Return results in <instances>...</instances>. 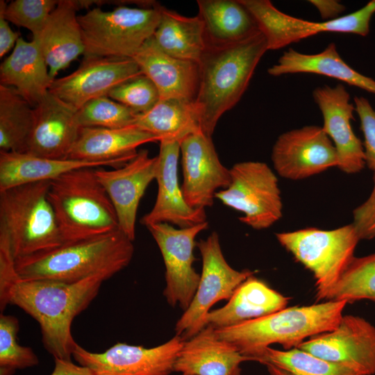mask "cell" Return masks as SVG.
Masks as SVG:
<instances>
[{
    "instance_id": "obj_1",
    "label": "cell",
    "mask_w": 375,
    "mask_h": 375,
    "mask_svg": "<svg viewBox=\"0 0 375 375\" xmlns=\"http://www.w3.org/2000/svg\"><path fill=\"white\" fill-rule=\"evenodd\" d=\"M106 279L93 276L76 283L19 278L0 302L3 312L17 306L39 324L45 349L53 357L72 360L77 343L72 334L74 319L97 297Z\"/></svg>"
},
{
    "instance_id": "obj_2",
    "label": "cell",
    "mask_w": 375,
    "mask_h": 375,
    "mask_svg": "<svg viewBox=\"0 0 375 375\" xmlns=\"http://www.w3.org/2000/svg\"><path fill=\"white\" fill-rule=\"evenodd\" d=\"M267 51L261 32L231 44L206 47L199 62V85L194 102L205 135L211 137L222 115L240 101Z\"/></svg>"
},
{
    "instance_id": "obj_3",
    "label": "cell",
    "mask_w": 375,
    "mask_h": 375,
    "mask_svg": "<svg viewBox=\"0 0 375 375\" xmlns=\"http://www.w3.org/2000/svg\"><path fill=\"white\" fill-rule=\"evenodd\" d=\"M133 240L121 230L76 242L17 259L21 279L76 283L93 276L106 280L131 261Z\"/></svg>"
},
{
    "instance_id": "obj_4",
    "label": "cell",
    "mask_w": 375,
    "mask_h": 375,
    "mask_svg": "<svg viewBox=\"0 0 375 375\" xmlns=\"http://www.w3.org/2000/svg\"><path fill=\"white\" fill-rule=\"evenodd\" d=\"M347 303L345 301H326L286 307L258 319L215 331L219 338L252 360V355L272 344H279L288 350L297 347L306 338L334 329Z\"/></svg>"
},
{
    "instance_id": "obj_5",
    "label": "cell",
    "mask_w": 375,
    "mask_h": 375,
    "mask_svg": "<svg viewBox=\"0 0 375 375\" xmlns=\"http://www.w3.org/2000/svg\"><path fill=\"white\" fill-rule=\"evenodd\" d=\"M95 169H74L49 183L47 197L64 243L119 229L115 210Z\"/></svg>"
},
{
    "instance_id": "obj_6",
    "label": "cell",
    "mask_w": 375,
    "mask_h": 375,
    "mask_svg": "<svg viewBox=\"0 0 375 375\" xmlns=\"http://www.w3.org/2000/svg\"><path fill=\"white\" fill-rule=\"evenodd\" d=\"M49 183L0 191V243L7 247L15 261L64 244L47 197Z\"/></svg>"
},
{
    "instance_id": "obj_7",
    "label": "cell",
    "mask_w": 375,
    "mask_h": 375,
    "mask_svg": "<svg viewBox=\"0 0 375 375\" xmlns=\"http://www.w3.org/2000/svg\"><path fill=\"white\" fill-rule=\"evenodd\" d=\"M162 6H119L112 11L94 8L78 15L85 47L84 56L133 58L153 35Z\"/></svg>"
},
{
    "instance_id": "obj_8",
    "label": "cell",
    "mask_w": 375,
    "mask_h": 375,
    "mask_svg": "<svg viewBox=\"0 0 375 375\" xmlns=\"http://www.w3.org/2000/svg\"><path fill=\"white\" fill-rule=\"evenodd\" d=\"M279 243L310 270L317 301L325 299L353 259L360 240L352 224L333 230L307 228L276 234Z\"/></svg>"
},
{
    "instance_id": "obj_9",
    "label": "cell",
    "mask_w": 375,
    "mask_h": 375,
    "mask_svg": "<svg viewBox=\"0 0 375 375\" xmlns=\"http://www.w3.org/2000/svg\"><path fill=\"white\" fill-rule=\"evenodd\" d=\"M231 182L215 198L224 205L243 214L239 220L262 230L282 217L283 203L278 178L265 162L246 161L230 169Z\"/></svg>"
},
{
    "instance_id": "obj_10",
    "label": "cell",
    "mask_w": 375,
    "mask_h": 375,
    "mask_svg": "<svg viewBox=\"0 0 375 375\" xmlns=\"http://www.w3.org/2000/svg\"><path fill=\"white\" fill-rule=\"evenodd\" d=\"M196 246L202 258L199 285L190 306L175 326L176 335L185 341L206 326L207 315L215 303L228 300L238 287L254 274L249 269L238 271L229 265L215 231Z\"/></svg>"
},
{
    "instance_id": "obj_11",
    "label": "cell",
    "mask_w": 375,
    "mask_h": 375,
    "mask_svg": "<svg viewBox=\"0 0 375 375\" xmlns=\"http://www.w3.org/2000/svg\"><path fill=\"white\" fill-rule=\"evenodd\" d=\"M255 18L268 50H276L323 32L352 33L367 36L375 13V0L337 19L310 22L285 14L269 0H240Z\"/></svg>"
},
{
    "instance_id": "obj_12",
    "label": "cell",
    "mask_w": 375,
    "mask_h": 375,
    "mask_svg": "<svg viewBox=\"0 0 375 375\" xmlns=\"http://www.w3.org/2000/svg\"><path fill=\"white\" fill-rule=\"evenodd\" d=\"M208 227V221L194 226L176 228L167 223L147 226L161 252L165 267L163 292L171 306L185 310L199 285L200 274L193 267L195 238Z\"/></svg>"
},
{
    "instance_id": "obj_13",
    "label": "cell",
    "mask_w": 375,
    "mask_h": 375,
    "mask_svg": "<svg viewBox=\"0 0 375 375\" xmlns=\"http://www.w3.org/2000/svg\"><path fill=\"white\" fill-rule=\"evenodd\" d=\"M184 342L176 335L151 348L118 342L102 353L77 344L72 357L94 375H169Z\"/></svg>"
},
{
    "instance_id": "obj_14",
    "label": "cell",
    "mask_w": 375,
    "mask_h": 375,
    "mask_svg": "<svg viewBox=\"0 0 375 375\" xmlns=\"http://www.w3.org/2000/svg\"><path fill=\"white\" fill-rule=\"evenodd\" d=\"M297 348L361 375L375 374V327L358 316L343 315L334 329Z\"/></svg>"
},
{
    "instance_id": "obj_15",
    "label": "cell",
    "mask_w": 375,
    "mask_h": 375,
    "mask_svg": "<svg viewBox=\"0 0 375 375\" xmlns=\"http://www.w3.org/2000/svg\"><path fill=\"white\" fill-rule=\"evenodd\" d=\"M142 74L133 58L84 56L74 72L53 79L49 92L78 110Z\"/></svg>"
},
{
    "instance_id": "obj_16",
    "label": "cell",
    "mask_w": 375,
    "mask_h": 375,
    "mask_svg": "<svg viewBox=\"0 0 375 375\" xmlns=\"http://www.w3.org/2000/svg\"><path fill=\"white\" fill-rule=\"evenodd\" d=\"M272 160L277 173L290 180L303 179L337 167L335 148L322 127L308 125L281 134Z\"/></svg>"
},
{
    "instance_id": "obj_17",
    "label": "cell",
    "mask_w": 375,
    "mask_h": 375,
    "mask_svg": "<svg viewBox=\"0 0 375 375\" xmlns=\"http://www.w3.org/2000/svg\"><path fill=\"white\" fill-rule=\"evenodd\" d=\"M184 198L192 208L210 207L216 193L231 182L230 169L219 160L211 137L199 131L180 142Z\"/></svg>"
},
{
    "instance_id": "obj_18",
    "label": "cell",
    "mask_w": 375,
    "mask_h": 375,
    "mask_svg": "<svg viewBox=\"0 0 375 375\" xmlns=\"http://www.w3.org/2000/svg\"><path fill=\"white\" fill-rule=\"evenodd\" d=\"M158 157L146 149L125 165L114 169H95L115 210L119 228L133 241L138 206L147 188L156 179Z\"/></svg>"
},
{
    "instance_id": "obj_19",
    "label": "cell",
    "mask_w": 375,
    "mask_h": 375,
    "mask_svg": "<svg viewBox=\"0 0 375 375\" xmlns=\"http://www.w3.org/2000/svg\"><path fill=\"white\" fill-rule=\"evenodd\" d=\"M312 97L323 116L322 128L335 148L337 167L347 174L360 172L365 165L364 149L351 126L355 107L349 93L338 84L317 87Z\"/></svg>"
},
{
    "instance_id": "obj_20",
    "label": "cell",
    "mask_w": 375,
    "mask_h": 375,
    "mask_svg": "<svg viewBox=\"0 0 375 375\" xmlns=\"http://www.w3.org/2000/svg\"><path fill=\"white\" fill-rule=\"evenodd\" d=\"M156 181L157 197L152 209L141 219L145 226L167 223L187 228L207 222L205 209L192 208L186 202L178 177L180 142L160 141Z\"/></svg>"
},
{
    "instance_id": "obj_21",
    "label": "cell",
    "mask_w": 375,
    "mask_h": 375,
    "mask_svg": "<svg viewBox=\"0 0 375 375\" xmlns=\"http://www.w3.org/2000/svg\"><path fill=\"white\" fill-rule=\"evenodd\" d=\"M34 113L26 153L48 158H68L81 128L77 110L48 92L34 107Z\"/></svg>"
},
{
    "instance_id": "obj_22",
    "label": "cell",
    "mask_w": 375,
    "mask_h": 375,
    "mask_svg": "<svg viewBox=\"0 0 375 375\" xmlns=\"http://www.w3.org/2000/svg\"><path fill=\"white\" fill-rule=\"evenodd\" d=\"M133 59L156 85L160 99L177 98L195 102L199 85V62L173 57L162 51L153 36Z\"/></svg>"
},
{
    "instance_id": "obj_23",
    "label": "cell",
    "mask_w": 375,
    "mask_h": 375,
    "mask_svg": "<svg viewBox=\"0 0 375 375\" xmlns=\"http://www.w3.org/2000/svg\"><path fill=\"white\" fill-rule=\"evenodd\" d=\"M156 142H159L157 137L135 126L122 128L81 127L68 158L119 167L137 155L138 147Z\"/></svg>"
},
{
    "instance_id": "obj_24",
    "label": "cell",
    "mask_w": 375,
    "mask_h": 375,
    "mask_svg": "<svg viewBox=\"0 0 375 375\" xmlns=\"http://www.w3.org/2000/svg\"><path fill=\"white\" fill-rule=\"evenodd\" d=\"M245 361L252 360L219 338L214 328L206 326L184 342L174 372L190 375H241L240 365Z\"/></svg>"
},
{
    "instance_id": "obj_25",
    "label": "cell",
    "mask_w": 375,
    "mask_h": 375,
    "mask_svg": "<svg viewBox=\"0 0 375 375\" xmlns=\"http://www.w3.org/2000/svg\"><path fill=\"white\" fill-rule=\"evenodd\" d=\"M77 10L74 0H60L41 33L33 38L39 46L53 79L60 70L84 54Z\"/></svg>"
},
{
    "instance_id": "obj_26",
    "label": "cell",
    "mask_w": 375,
    "mask_h": 375,
    "mask_svg": "<svg viewBox=\"0 0 375 375\" xmlns=\"http://www.w3.org/2000/svg\"><path fill=\"white\" fill-rule=\"evenodd\" d=\"M289 301L253 275L238 287L224 306L208 312L206 326L217 329L258 319L286 308Z\"/></svg>"
},
{
    "instance_id": "obj_27",
    "label": "cell",
    "mask_w": 375,
    "mask_h": 375,
    "mask_svg": "<svg viewBox=\"0 0 375 375\" xmlns=\"http://www.w3.org/2000/svg\"><path fill=\"white\" fill-rule=\"evenodd\" d=\"M53 81L37 42L19 37L12 52L1 64V85L15 89L34 108Z\"/></svg>"
},
{
    "instance_id": "obj_28",
    "label": "cell",
    "mask_w": 375,
    "mask_h": 375,
    "mask_svg": "<svg viewBox=\"0 0 375 375\" xmlns=\"http://www.w3.org/2000/svg\"><path fill=\"white\" fill-rule=\"evenodd\" d=\"M267 72L273 76L298 73L326 76L375 94V80L359 73L346 63L334 42L329 43L322 51L315 54L302 53L289 49Z\"/></svg>"
},
{
    "instance_id": "obj_29",
    "label": "cell",
    "mask_w": 375,
    "mask_h": 375,
    "mask_svg": "<svg viewBox=\"0 0 375 375\" xmlns=\"http://www.w3.org/2000/svg\"><path fill=\"white\" fill-rule=\"evenodd\" d=\"M206 47L231 44L260 32L249 10L240 0H198Z\"/></svg>"
},
{
    "instance_id": "obj_30",
    "label": "cell",
    "mask_w": 375,
    "mask_h": 375,
    "mask_svg": "<svg viewBox=\"0 0 375 375\" xmlns=\"http://www.w3.org/2000/svg\"><path fill=\"white\" fill-rule=\"evenodd\" d=\"M111 166L71 158L55 159L28 153L0 151V191L17 185L51 181L72 170Z\"/></svg>"
},
{
    "instance_id": "obj_31",
    "label": "cell",
    "mask_w": 375,
    "mask_h": 375,
    "mask_svg": "<svg viewBox=\"0 0 375 375\" xmlns=\"http://www.w3.org/2000/svg\"><path fill=\"white\" fill-rule=\"evenodd\" d=\"M133 126L157 137L159 142H181L187 136L201 131L195 103L177 98L160 99L147 112L138 114Z\"/></svg>"
},
{
    "instance_id": "obj_32",
    "label": "cell",
    "mask_w": 375,
    "mask_h": 375,
    "mask_svg": "<svg viewBox=\"0 0 375 375\" xmlns=\"http://www.w3.org/2000/svg\"><path fill=\"white\" fill-rule=\"evenodd\" d=\"M153 38L159 48L173 57L199 62L206 49L200 17H189L163 6Z\"/></svg>"
},
{
    "instance_id": "obj_33",
    "label": "cell",
    "mask_w": 375,
    "mask_h": 375,
    "mask_svg": "<svg viewBox=\"0 0 375 375\" xmlns=\"http://www.w3.org/2000/svg\"><path fill=\"white\" fill-rule=\"evenodd\" d=\"M34 108L12 88L0 85V151L26 153Z\"/></svg>"
},
{
    "instance_id": "obj_34",
    "label": "cell",
    "mask_w": 375,
    "mask_h": 375,
    "mask_svg": "<svg viewBox=\"0 0 375 375\" xmlns=\"http://www.w3.org/2000/svg\"><path fill=\"white\" fill-rule=\"evenodd\" d=\"M252 361L272 365L291 375H361L341 365L325 360L298 348L278 350L270 347L254 353Z\"/></svg>"
},
{
    "instance_id": "obj_35",
    "label": "cell",
    "mask_w": 375,
    "mask_h": 375,
    "mask_svg": "<svg viewBox=\"0 0 375 375\" xmlns=\"http://www.w3.org/2000/svg\"><path fill=\"white\" fill-rule=\"evenodd\" d=\"M362 299L375 302V253L354 257L324 299L347 303Z\"/></svg>"
},
{
    "instance_id": "obj_36",
    "label": "cell",
    "mask_w": 375,
    "mask_h": 375,
    "mask_svg": "<svg viewBox=\"0 0 375 375\" xmlns=\"http://www.w3.org/2000/svg\"><path fill=\"white\" fill-rule=\"evenodd\" d=\"M19 322L12 315H0V375H13L17 369L36 366L39 359L33 349L17 342Z\"/></svg>"
},
{
    "instance_id": "obj_37",
    "label": "cell",
    "mask_w": 375,
    "mask_h": 375,
    "mask_svg": "<svg viewBox=\"0 0 375 375\" xmlns=\"http://www.w3.org/2000/svg\"><path fill=\"white\" fill-rule=\"evenodd\" d=\"M138 114L108 96L92 99L77 110L81 127L122 128L133 126Z\"/></svg>"
},
{
    "instance_id": "obj_38",
    "label": "cell",
    "mask_w": 375,
    "mask_h": 375,
    "mask_svg": "<svg viewBox=\"0 0 375 375\" xmlns=\"http://www.w3.org/2000/svg\"><path fill=\"white\" fill-rule=\"evenodd\" d=\"M58 2L55 0H15L7 4L1 0L0 11L8 22L26 28L35 38L41 33Z\"/></svg>"
},
{
    "instance_id": "obj_39",
    "label": "cell",
    "mask_w": 375,
    "mask_h": 375,
    "mask_svg": "<svg viewBox=\"0 0 375 375\" xmlns=\"http://www.w3.org/2000/svg\"><path fill=\"white\" fill-rule=\"evenodd\" d=\"M108 97L137 114L147 112L160 100L156 85L142 74L116 86L110 91Z\"/></svg>"
},
{
    "instance_id": "obj_40",
    "label": "cell",
    "mask_w": 375,
    "mask_h": 375,
    "mask_svg": "<svg viewBox=\"0 0 375 375\" xmlns=\"http://www.w3.org/2000/svg\"><path fill=\"white\" fill-rule=\"evenodd\" d=\"M355 112L357 113L360 129L363 133V149L365 165L375 172V109L364 97L353 98Z\"/></svg>"
},
{
    "instance_id": "obj_41",
    "label": "cell",
    "mask_w": 375,
    "mask_h": 375,
    "mask_svg": "<svg viewBox=\"0 0 375 375\" xmlns=\"http://www.w3.org/2000/svg\"><path fill=\"white\" fill-rule=\"evenodd\" d=\"M373 181L374 185L370 195L353 212L352 224L360 240L375 238V172Z\"/></svg>"
},
{
    "instance_id": "obj_42",
    "label": "cell",
    "mask_w": 375,
    "mask_h": 375,
    "mask_svg": "<svg viewBox=\"0 0 375 375\" xmlns=\"http://www.w3.org/2000/svg\"><path fill=\"white\" fill-rule=\"evenodd\" d=\"M309 2L319 11L324 21L337 19L344 10L345 6L335 0H310Z\"/></svg>"
},
{
    "instance_id": "obj_43",
    "label": "cell",
    "mask_w": 375,
    "mask_h": 375,
    "mask_svg": "<svg viewBox=\"0 0 375 375\" xmlns=\"http://www.w3.org/2000/svg\"><path fill=\"white\" fill-rule=\"evenodd\" d=\"M19 34L13 31L0 11V57L2 58L15 45Z\"/></svg>"
},
{
    "instance_id": "obj_44",
    "label": "cell",
    "mask_w": 375,
    "mask_h": 375,
    "mask_svg": "<svg viewBox=\"0 0 375 375\" xmlns=\"http://www.w3.org/2000/svg\"><path fill=\"white\" fill-rule=\"evenodd\" d=\"M54 363L51 375H94L89 368L76 365L72 360L54 358Z\"/></svg>"
},
{
    "instance_id": "obj_45",
    "label": "cell",
    "mask_w": 375,
    "mask_h": 375,
    "mask_svg": "<svg viewBox=\"0 0 375 375\" xmlns=\"http://www.w3.org/2000/svg\"><path fill=\"white\" fill-rule=\"evenodd\" d=\"M269 375H291L288 372L272 365H266Z\"/></svg>"
},
{
    "instance_id": "obj_46",
    "label": "cell",
    "mask_w": 375,
    "mask_h": 375,
    "mask_svg": "<svg viewBox=\"0 0 375 375\" xmlns=\"http://www.w3.org/2000/svg\"><path fill=\"white\" fill-rule=\"evenodd\" d=\"M182 375H190V374H182Z\"/></svg>"
}]
</instances>
